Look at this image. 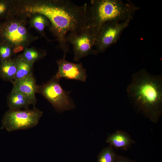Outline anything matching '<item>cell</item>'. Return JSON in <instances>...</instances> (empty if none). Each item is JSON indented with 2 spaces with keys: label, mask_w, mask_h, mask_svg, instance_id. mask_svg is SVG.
I'll return each instance as SVG.
<instances>
[{
  "label": "cell",
  "mask_w": 162,
  "mask_h": 162,
  "mask_svg": "<svg viewBox=\"0 0 162 162\" xmlns=\"http://www.w3.org/2000/svg\"><path fill=\"white\" fill-rule=\"evenodd\" d=\"M87 4L79 6L68 0L45 1L26 6L25 11L42 15L49 20L51 29L56 36L59 47L65 58L69 50L67 34L86 26Z\"/></svg>",
  "instance_id": "cell-1"
},
{
  "label": "cell",
  "mask_w": 162,
  "mask_h": 162,
  "mask_svg": "<svg viewBox=\"0 0 162 162\" xmlns=\"http://www.w3.org/2000/svg\"><path fill=\"white\" fill-rule=\"evenodd\" d=\"M127 91L139 110L152 122H157L162 112V77L142 69L132 76Z\"/></svg>",
  "instance_id": "cell-2"
},
{
  "label": "cell",
  "mask_w": 162,
  "mask_h": 162,
  "mask_svg": "<svg viewBox=\"0 0 162 162\" xmlns=\"http://www.w3.org/2000/svg\"><path fill=\"white\" fill-rule=\"evenodd\" d=\"M139 8L130 1L121 0H92L87 5L86 26L96 35L105 23L130 21Z\"/></svg>",
  "instance_id": "cell-3"
},
{
  "label": "cell",
  "mask_w": 162,
  "mask_h": 162,
  "mask_svg": "<svg viewBox=\"0 0 162 162\" xmlns=\"http://www.w3.org/2000/svg\"><path fill=\"white\" fill-rule=\"evenodd\" d=\"M43 112L39 109H9L4 115L2 121V127L8 132L28 129L38 124Z\"/></svg>",
  "instance_id": "cell-4"
},
{
  "label": "cell",
  "mask_w": 162,
  "mask_h": 162,
  "mask_svg": "<svg viewBox=\"0 0 162 162\" xmlns=\"http://www.w3.org/2000/svg\"><path fill=\"white\" fill-rule=\"evenodd\" d=\"M59 80L53 76L45 83L38 86V92L42 94L57 112L60 113L74 109L75 106L69 96V92L62 88Z\"/></svg>",
  "instance_id": "cell-5"
},
{
  "label": "cell",
  "mask_w": 162,
  "mask_h": 162,
  "mask_svg": "<svg viewBox=\"0 0 162 162\" xmlns=\"http://www.w3.org/2000/svg\"><path fill=\"white\" fill-rule=\"evenodd\" d=\"M96 36L95 32L86 26L68 33L66 40L73 47L74 61L78 62L88 55L97 54L94 48Z\"/></svg>",
  "instance_id": "cell-6"
},
{
  "label": "cell",
  "mask_w": 162,
  "mask_h": 162,
  "mask_svg": "<svg viewBox=\"0 0 162 162\" xmlns=\"http://www.w3.org/2000/svg\"><path fill=\"white\" fill-rule=\"evenodd\" d=\"M29 36L25 26L20 21L8 17L0 22V43L12 47L22 46L27 43Z\"/></svg>",
  "instance_id": "cell-7"
},
{
  "label": "cell",
  "mask_w": 162,
  "mask_h": 162,
  "mask_svg": "<svg viewBox=\"0 0 162 162\" xmlns=\"http://www.w3.org/2000/svg\"><path fill=\"white\" fill-rule=\"evenodd\" d=\"M130 21H111L104 24L95 38L94 48L97 54L105 51L115 44L123 31L128 26Z\"/></svg>",
  "instance_id": "cell-8"
},
{
  "label": "cell",
  "mask_w": 162,
  "mask_h": 162,
  "mask_svg": "<svg viewBox=\"0 0 162 162\" xmlns=\"http://www.w3.org/2000/svg\"><path fill=\"white\" fill-rule=\"evenodd\" d=\"M56 62L58 70L54 76L55 77L60 80L63 78L86 82L87 77L86 70L81 63L77 64L70 62L64 58L57 60Z\"/></svg>",
  "instance_id": "cell-9"
},
{
  "label": "cell",
  "mask_w": 162,
  "mask_h": 162,
  "mask_svg": "<svg viewBox=\"0 0 162 162\" xmlns=\"http://www.w3.org/2000/svg\"><path fill=\"white\" fill-rule=\"evenodd\" d=\"M12 91L19 92L24 95L34 105L37 102L35 94L38 92V86L33 74L22 79L14 82Z\"/></svg>",
  "instance_id": "cell-10"
},
{
  "label": "cell",
  "mask_w": 162,
  "mask_h": 162,
  "mask_svg": "<svg viewBox=\"0 0 162 162\" xmlns=\"http://www.w3.org/2000/svg\"><path fill=\"white\" fill-rule=\"evenodd\" d=\"M106 142L113 148L127 151L135 141L126 132L117 130L108 137Z\"/></svg>",
  "instance_id": "cell-11"
},
{
  "label": "cell",
  "mask_w": 162,
  "mask_h": 162,
  "mask_svg": "<svg viewBox=\"0 0 162 162\" xmlns=\"http://www.w3.org/2000/svg\"><path fill=\"white\" fill-rule=\"evenodd\" d=\"M16 71L15 59L11 58L0 61V77L5 81L14 82Z\"/></svg>",
  "instance_id": "cell-12"
},
{
  "label": "cell",
  "mask_w": 162,
  "mask_h": 162,
  "mask_svg": "<svg viewBox=\"0 0 162 162\" xmlns=\"http://www.w3.org/2000/svg\"><path fill=\"white\" fill-rule=\"evenodd\" d=\"M8 104L10 110H17L28 109L30 102L21 93L12 91L8 99Z\"/></svg>",
  "instance_id": "cell-13"
},
{
  "label": "cell",
  "mask_w": 162,
  "mask_h": 162,
  "mask_svg": "<svg viewBox=\"0 0 162 162\" xmlns=\"http://www.w3.org/2000/svg\"><path fill=\"white\" fill-rule=\"evenodd\" d=\"M15 60L16 65V71L14 82L32 74L33 64L26 61L20 56L15 59Z\"/></svg>",
  "instance_id": "cell-14"
},
{
  "label": "cell",
  "mask_w": 162,
  "mask_h": 162,
  "mask_svg": "<svg viewBox=\"0 0 162 162\" xmlns=\"http://www.w3.org/2000/svg\"><path fill=\"white\" fill-rule=\"evenodd\" d=\"M117 155L110 146L103 148L98 156L97 162H115Z\"/></svg>",
  "instance_id": "cell-15"
},
{
  "label": "cell",
  "mask_w": 162,
  "mask_h": 162,
  "mask_svg": "<svg viewBox=\"0 0 162 162\" xmlns=\"http://www.w3.org/2000/svg\"><path fill=\"white\" fill-rule=\"evenodd\" d=\"M46 53L45 52L42 53L38 51L35 49L31 48L26 49L21 57L26 61L33 64L39 59L44 57Z\"/></svg>",
  "instance_id": "cell-16"
},
{
  "label": "cell",
  "mask_w": 162,
  "mask_h": 162,
  "mask_svg": "<svg viewBox=\"0 0 162 162\" xmlns=\"http://www.w3.org/2000/svg\"><path fill=\"white\" fill-rule=\"evenodd\" d=\"M48 19L44 16L38 14L33 17L32 21L33 26L39 32H42L46 27L49 25Z\"/></svg>",
  "instance_id": "cell-17"
},
{
  "label": "cell",
  "mask_w": 162,
  "mask_h": 162,
  "mask_svg": "<svg viewBox=\"0 0 162 162\" xmlns=\"http://www.w3.org/2000/svg\"><path fill=\"white\" fill-rule=\"evenodd\" d=\"M12 47L6 44L0 43V59H10L13 53Z\"/></svg>",
  "instance_id": "cell-18"
},
{
  "label": "cell",
  "mask_w": 162,
  "mask_h": 162,
  "mask_svg": "<svg viewBox=\"0 0 162 162\" xmlns=\"http://www.w3.org/2000/svg\"><path fill=\"white\" fill-rule=\"evenodd\" d=\"M10 5L9 2L0 0V19L9 17Z\"/></svg>",
  "instance_id": "cell-19"
},
{
  "label": "cell",
  "mask_w": 162,
  "mask_h": 162,
  "mask_svg": "<svg viewBox=\"0 0 162 162\" xmlns=\"http://www.w3.org/2000/svg\"><path fill=\"white\" fill-rule=\"evenodd\" d=\"M115 162H135V160L122 155H117Z\"/></svg>",
  "instance_id": "cell-20"
},
{
  "label": "cell",
  "mask_w": 162,
  "mask_h": 162,
  "mask_svg": "<svg viewBox=\"0 0 162 162\" xmlns=\"http://www.w3.org/2000/svg\"><path fill=\"white\" fill-rule=\"evenodd\" d=\"M23 49L22 46H18L14 47V49H13V52L15 53H16L22 51Z\"/></svg>",
  "instance_id": "cell-21"
}]
</instances>
